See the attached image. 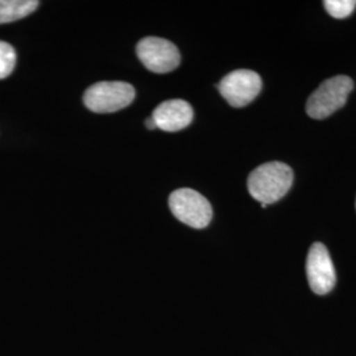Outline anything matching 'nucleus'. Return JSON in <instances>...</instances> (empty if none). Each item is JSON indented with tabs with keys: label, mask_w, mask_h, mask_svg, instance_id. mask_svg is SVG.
<instances>
[{
	"label": "nucleus",
	"mask_w": 356,
	"mask_h": 356,
	"mask_svg": "<svg viewBox=\"0 0 356 356\" xmlns=\"http://www.w3.org/2000/svg\"><path fill=\"white\" fill-rule=\"evenodd\" d=\"M136 53L148 70L159 74L173 72L181 63L177 47L165 38H143L136 47Z\"/></svg>",
	"instance_id": "obj_5"
},
{
	"label": "nucleus",
	"mask_w": 356,
	"mask_h": 356,
	"mask_svg": "<svg viewBox=\"0 0 356 356\" xmlns=\"http://www.w3.org/2000/svg\"><path fill=\"white\" fill-rule=\"evenodd\" d=\"M261 78L252 70L239 69L225 76L218 90L232 107H244L254 101L261 91Z\"/></svg>",
	"instance_id": "obj_6"
},
{
	"label": "nucleus",
	"mask_w": 356,
	"mask_h": 356,
	"mask_svg": "<svg viewBox=\"0 0 356 356\" xmlns=\"http://www.w3.org/2000/svg\"><path fill=\"white\" fill-rule=\"evenodd\" d=\"M16 65V51L11 44L0 40V79L10 76Z\"/></svg>",
	"instance_id": "obj_10"
},
{
	"label": "nucleus",
	"mask_w": 356,
	"mask_h": 356,
	"mask_svg": "<svg viewBox=\"0 0 356 356\" xmlns=\"http://www.w3.org/2000/svg\"><path fill=\"white\" fill-rule=\"evenodd\" d=\"M36 0H0V24L24 19L38 10Z\"/></svg>",
	"instance_id": "obj_9"
},
{
	"label": "nucleus",
	"mask_w": 356,
	"mask_h": 356,
	"mask_svg": "<svg viewBox=\"0 0 356 356\" xmlns=\"http://www.w3.org/2000/svg\"><path fill=\"white\" fill-rule=\"evenodd\" d=\"M169 207L179 222L193 229L207 227L213 218L210 202L198 191L188 188L178 189L170 194Z\"/></svg>",
	"instance_id": "obj_4"
},
{
	"label": "nucleus",
	"mask_w": 356,
	"mask_h": 356,
	"mask_svg": "<svg viewBox=\"0 0 356 356\" xmlns=\"http://www.w3.org/2000/svg\"><path fill=\"white\" fill-rule=\"evenodd\" d=\"M325 10L335 19H346L355 11V0H326Z\"/></svg>",
	"instance_id": "obj_11"
},
{
	"label": "nucleus",
	"mask_w": 356,
	"mask_h": 356,
	"mask_svg": "<svg viewBox=\"0 0 356 356\" xmlns=\"http://www.w3.org/2000/svg\"><path fill=\"white\" fill-rule=\"evenodd\" d=\"M292 168L280 161L257 166L248 176L247 188L250 194L261 204L280 201L293 185Z\"/></svg>",
	"instance_id": "obj_1"
},
{
	"label": "nucleus",
	"mask_w": 356,
	"mask_h": 356,
	"mask_svg": "<svg viewBox=\"0 0 356 356\" xmlns=\"http://www.w3.org/2000/svg\"><path fill=\"white\" fill-rule=\"evenodd\" d=\"M135 99L132 85L122 81H103L86 90L85 106L97 114L116 113L128 107Z\"/></svg>",
	"instance_id": "obj_3"
},
{
	"label": "nucleus",
	"mask_w": 356,
	"mask_h": 356,
	"mask_svg": "<svg viewBox=\"0 0 356 356\" xmlns=\"http://www.w3.org/2000/svg\"><path fill=\"white\" fill-rule=\"evenodd\" d=\"M145 127L148 128V129H151V131H153V129H156V124H154V122H153L152 118H148L147 120H145Z\"/></svg>",
	"instance_id": "obj_12"
},
{
	"label": "nucleus",
	"mask_w": 356,
	"mask_h": 356,
	"mask_svg": "<svg viewBox=\"0 0 356 356\" xmlns=\"http://www.w3.org/2000/svg\"><path fill=\"white\" fill-rule=\"evenodd\" d=\"M353 89L354 82L350 76H337L323 81L309 97L306 113L317 120L330 116L343 107Z\"/></svg>",
	"instance_id": "obj_2"
},
{
	"label": "nucleus",
	"mask_w": 356,
	"mask_h": 356,
	"mask_svg": "<svg viewBox=\"0 0 356 356\" xmlns=\"http://www.w3.org/2000/svg\"><path fill=\"white\" fill-rule=\"evenodd\" d=\"M306 276L316 294H327L335 286L337 273L325 244L314 243L310 247L306 259Z\"/></svg>",
	"instance_id": "obj_7"
},
{
	"label": "nucleus",
	"mask_w": 356,
	"mask_h": 356,
	"mask_svg": "<svg viewBox=\"0 0 356 356\" xmlns=\"http://www.w3.org/2000/svg\"><path fill=\"white\" fill-rule=\"evenodd\" d=\"M194 118L191 104L182 99H170L159 104L153 110L156 127L165 132H178L188 127Z\"/></svg>",
	"instance_id": "obj_8"
},
{
	"label": "nucleus",
	"mask_w": 356,
	"mask_h": 356,
	"mask_svg": "<svg viewBox=\"0 0 356 356\" xmlns=\"http://www.w3.org/2000/svg\"><path fill=\"white\" fill-rule=\"evenodd\" d=\"M355 204H356V202H355Z\"/></svg>",
	"instance_id": "obj_13"
}]
</instances>
